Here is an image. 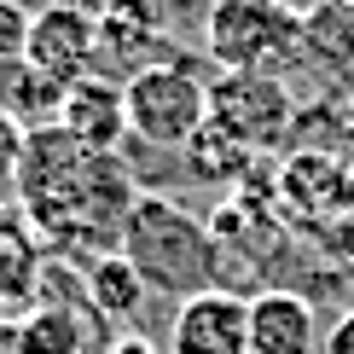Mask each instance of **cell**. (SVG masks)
I'll return each mask as SVG.
<instances>
[{
  "instance_id": "cell-9",
  "label": "cell",
  "mask_w": 354,
  "mask_h": 354,
  "mask_svg": "<svg viewBox=\"0 0 354 354\" xmlns=\"http://www.w3.org/2000/svg\"><path fill=\"white\" fill-rule=\"evenodd\" d=\"M326 331H319L314 302L297 290H261L250 297V354H319Z\"/></svg>"
},
{
  "instance_id": "cell-7",
  "label": "cell",
  "mask_w": 354,
  "mask_h": 354,
  "mask_svg": "<svg viewBox=\"0 0 354 354\" xmlns=\"http://www.w3.org/2000/svg\"><path fill=\"white\" fill-rule=\"evenodd\" d=\"M163 348L169 354H250V297L215 285L203 297L174 302Z\"/></svg>"
},
{
  "instance_id": "cell-3",
  "label": "cell",
  "mask_w": 354,
  "mask_h": 354,
  "mask_svg": "<svg viewBox=\"0 0 354 354\" xmlns=\"http://www.w3.org/2000/svg\"><path fill=\"white\" fill-rule=\"evenodd\" d=\"M203 53L227 76H279L285 82L297 64H308L302 18L279 0H209L203 18Z\"/></svg>"
},
{
  "instance_id": "cell-10",
  "label": "cell",
  "mask_w": 354,
  "mask_h": 354,
  "mask_svg": "<svg viewBox=\"0 0 354 354\" xmlns=\"http://www.w3.org/2000/svg\"><path fill=\"white\" fill-rule=\"evenodd\" d=\"M41 268H47V250H41L29 215L12 209V203H0V308L35 302Z\"/></svg>"
},
{
  "instance_id": "cell-14",
  "label": "cell",
  "mask_w": 354,
  "mask_h": 354,
  "mask_svg": "<svg viewBox=\"0 0 354 354\" xmlns=\"http://www.w3.org/2000/svg\"><path fill=\"white\" fill-rule=\"evenodd\" d=\"M163 41L157 0H105L99 6V58H128Z\"/></svg>"
},
{
  "instance_id": "cell-22",
  "label": "cell",
  "mask_w": 354,
  "mask_h": 354,
  "mask_svg": "<svg viewBox=\"0 0 354 354\" xmlns=\"http://www.w3.org/2000/svg\"><path fill=\"white\" fill-rule=\"evenodd\" d=\"M279 6H285V12H297V18H314V12L326 6V0H279Z\"/></svg>"
},
{
  "instance_id": "cell-6",
  "label": "cell",
  "mask_w": 354,
  "mask_h": 354,
  "mask_svg": "<svg viewBox=\"0 0 354 354\" xmlns=\"http://www.w3.org/2000/svg\"><path fill=\"white\" fill-rule=\"evenodd\" d=\"M209 122L239 134L250 151H273L297 128V99L279 76H221L209 82Z\"/></svg>"
},
{
  "instance_id": "cell-13",
  "label": "cell",
  "mask_w": 354,
  "mask_h": 354,
  "mask_svg": "<svg viewBox=\"0 0 354 354\" xmlns=\"http://www.w3.org/2000/svg\"><path fill=\"white\" fill-rule=\"evenodd\" d=\"M145 279L134 273V261L122 256V250H111V256H93V268H87V308H93V319H134L145 308Z\"/></svg>"
},
{
  "instance_id": "cell-19",
  "label": "cell",
  "mask_w": 354,
  "mask_h": 354,
  "mask_svg": "<svg viewBox=\"0 0 354 354\" xmlns=\"http://www.w3.org/2000/svg\"><path fill=\"white\" fill-rule=\"evenodd\" d=\"M24 82H29V64H24V58H0V111L18 105Z\"/></svg>"
},
{
  "instance_id": "cell-23",
  "label": "cell",
  "mask_w": 354,
  "mask_h": 354,
  "mask_svg": "<svg viewBox=\"0 0 354 354\" xmlns=\"http://www.w3.org/2000/svg\"><path fill=\"white\" fill-rule=\"evenodd\" d=\"M6 6H18V12H24V18H35V12H47V6H53V0H6Z\"/></svg>"
},
{
  "instance_id": "cell-2",
  "label": "cell",
  "mask_w": 354,
  "mask_h": 354,
  "mask_svg": "<svg viewBox=\"0 0 354 354\" xmlns=\"http://www.w3.org/2000/svg\"><path fill=\"white\" fill-rule=\"evenodd\" d=\"M116 250L134 261V273L145 279V290L174 297V302L203 297V290H215L221 279H227L209 221H198L192 209H180L174 198H157V192H140L134 198Z\"/></svg>"
},
{
  "instance_id": "cell-4",
  "label": "cell",
  "mask_w": 354,
  "mask_h": 354,
  "mask_svg": "<svg viewBox=\"0 0 354 354\" xmlns=\"http://www.w3.org/2000/svg\"><path fill=\"white\" fill-rule=\"evenodd\" d=\"M122 105H128V140L151 145V151H186L198 128L209 122V82L192 76L186 64L157 58L122 82Z\"/></svg>"
},
{
  "instance_id": "cell-5",
  "label": "cell",
  "mask_w": 354,
  "mask_h": 354,
  "mask_svg": "<svg viewBox=\"0 0 354 354\" xmlns=\"http://www.w3.org/2000/svg\"><path fill=\"white\" fill-rule=\"evenodd\" d=\"M24 64L58 93L99 76V12L82 0H53L47 12H35L24 35Z\"/></svg>"
},
{
  "instance_id": "cell-17",
  "label": "cell",
  "mask_w": 354,
  "mask_h": 354,
  "mask_svg": "<svg viewBox=\"0 0 354 354\" xmlns=\"http://www.w3.org/2000/svg\"><path fill=\"white\" fill-rule=\"evenodd\" d=\"M24 151H29V128H24L12 111H0V186H12V180H18Z\"/></svg>"
},
{
  "instance_id": "cell-8",
  "label": "cell",
  "mask_w": 354,
  "mask_h": 354,
  "mask_svg": "<svg viewBox=\"0 0 354 354\" xmlns=\"http://www.w3.org/2000/svg\"><path fill=\"white\" fill-rule=\"evenodd\" d=\"M58 128H64L76 145L99 157H116L128 140V105H122V82H105V76H87L64 93L58 105Z\"/></svg>"
},
{
  "instance_id": "cell-18",
  "label": "cell",
  "mask_w": 354,
  "mask_h": 354,
  "mask_svg": "<svg viewBox=\"0 0 354 354\" xmlns=\"http://www.w3.org/2000/svg\"><path fill=\"white\" fill-rule=\"evenodd\" d=\"M24 35H29V18L0 0V58H24Z\"/></svg>"
},
{
  "instance_id": "cell-15",
  "label": "cell",
  "mask_w": 354,
  "mask_h": 354,
  "mask_svg": "<svg viewBox=\"0 0 354 354\" xmlns=\"http://www.w3.org/2000/svg\"><path fill=\"white\" fill-rule=\"evenodd\" d=\"M302 35H308V58L314 64L354 82V0H326L314 18H302Z\"/></svg>"
},
{
  "instance_id": "cell-21",
  "label": "cell",
  "mask_w": 354,
  "mask_h": 354,
  "mask_svg": "<svg viewBox=\"0 0 354 354\" xmlns=\"http://www.w3.org/2000/svg\"><path fill=\"white\" fill-rule=\"evenodd\" d=\"M105 354H157V348L145 343V337H122V343H111Z\"/></svg>"
},
{
  "instance_id": "cell-11",
  "label": "cell",
  "mask_w": 354,
  "mask_h": 354,
  "mask_svg": "<svg viewBox=\"0 0 354 354\" xmlns=\"http://www.w3.org/2000/svg\"><path fill=\"white\" fill-rule=\"evenodd\" d=\"M87 326L93 308H29L24 319H12L6 354H87Z\"/></svg>"
},
{
  "instance_id": "cell-20",
  "label": "cell",
  "mask_w": 354,
  "mask_h": 354,
  "mask_svg": "<svg viewBox=\"0 0 354 354\" xmlns=\"http://www.w3.org/2000/svg\"><path fill=\"white\" fill-rule=\"evenodd\" d=\"M319 354H354V308L331 319V331H326V343H319Z\"/></svg>"
},
{
  "instance_id": "cell-12",
  "label": "cell",
  "mask_w": 354,
  "mask_h": 354,
  "mask_svg": "<svg viewBox=\"0 0 354 354\" xmlns=\"http://www.w3.org/2000/svg\"><path fill=\"white\" fill-rule=\"evenodd\" d=\"M279 192H285L297 209L326 215V209H337L343 198H354V180H348V169L331 163L326 151H297V157L285 163V174H279Z\"/></svg>"
},
{
  "instance_id": "cell-1",
  "label": "cell",
  "mask_w": 354,
  "mask_h": 354,
  "mask_svg": "<svg viewBox=\"0 0 354 354\" xmlns=\"http://www.w3.org/2000/svg\"><path fill=\"white\" fill-rule=\"evenodd\" d=\"M18 209L29 215L41 244H76V239H105L116 250L122 221L134 209V174L122 157H99L76 145L64 128H29V151L18 169Z\"/></svg>"
},
{
  "instance_id": "cell-16",
  "label": "cell",
  "mask_w": 354,
  "mask_h": 354,
  "mask_svg": "<svg viewBox=\"0 0 354 354\" xmlns=\"http://www.w3.org/2000/svg\"><path fill=\"white\" fill-rule=\"evenodd\" d=\"M256 157H261V151H250V145H244L239 134H227L221 122H203L198 140L186 145V169L203 174V180H215V186H239L244 174L256 169Z\"/></svg>"
}]
</instances>
